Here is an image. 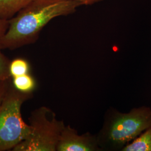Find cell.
I'll return each mask as SVG.
<instances>
[{
	"label": "cell",
	"instance_id": "cell-1",
	"mask_svg": "<svg viewBox=\"0 0 151 151\" xmlns=\"http://www.w3.org/2000/svg\"><path fill=\"white\" fill-rule=\"evenodd\" d=\"M82 5L70 0H32L9 20L0 49L14 50L35 43L44 27L57 17L75 12Z\"/></svg>",
	"mask_w": 151,
	"mask_h": 151
},
{
	"label": "cell",
	"instance_id": "cell-2",
	"mask_svg": "<svg viewBox=\"0 0 151 151\" xmlns=\"http://www.w3.org/2000/svg\"><path fill=\"white\" fill-rule=\"evenodd\" d=\"M150 128V108H134L127 113L110 108L105 114L103 127L96 134L98 145L101 151H122L130 142Z\"/></svg>",
	"mask_w": 151,
	"mask_h": 151
},
{
	"label": "cell",
	"instance_id": "cell-3",
	"mask_svg": "<svg viewBox=\"0 0 151 151\" xmlns=\"http://www.w3.org/2000/svg\"><path fill=\"white\" fill-rule=\"evenodd\" d=\"M32 92L19 91L10 85L0 104V151H12L31 133L22 119L23 104L32 99Z\"/></svg>",
	"mask_w": 151,
	"mask_h": 151
},
{
	"label": "cell",
	"instance_id": "cell-4",
	"mask_svg": "<svg viewBox=\"0 0 151 151\" xmlns=\"http://www.w3.org/2000/svg\"><path fill=\"white\" fill-rule=\"evenodd\" d=\"M31 133L12 151H57L62 132L63 120L57 118L50 108L41 106L33 110L29 118Z\"/></svg>",
	"mask_w": 151,
	"mask_h": 151
},
{
	"label": "cell",
	"instance_id": "cell-5",
	"mask_svg": "<svg viewBox=\"0 0 151 151\" xmlns=\"http://www.w3.org/2000/svg\"><path fill=\"white\" fill-rule=\"evenodd\" d=\"M101 151L98 145L97 135L86 132L80 135L70 125H65L62 132L57 151Z\"/></svg>",
	"mask_w": 151,
	"mask_h": 151
},
{
	"label": "cell",
	"instance_id": "cell-6",
	"mask_svg": "<svg viewBox=\"0 0 151 151\" xmlns=\"http://www.w3.org/2000/svg\"><path fill=\"white\" fill-rule=\"evenodd\" d=\"M32 0H0V19L9 20Z\"/></svg>",
	"mask_w": 151,
	"mask_h": 151
},
{
	"label": "cell",
	"instance_id": "cell-7",
	"mask_svg": "<svg viewBox=\"0 0 151 151\" xmlns=\"http://www.w3.org/2000/svg\"><path fill=\"white\" fill-rule=\"evenodd\" d=\"M122 151H151V128L125 146Z\"/></svg>",
	"mask_w": 151,
	"mask_h": 151
},
{
	"label": "cell",
	"instance_id": "cell-8",
	"mask_svg": "<svg viewBox=\"0 0 151 151\" xmlns=\"http://www.w3.org/2000/svg\"><path fill=\"white\" fill-rule=\"evenodd\" d=\"M12 85L19 91L32 92L37 86L34 78L29 73L12 78Z\"/></svg>",
	"mask_w": 151,
	"mask_h": 151
},
{
	"label": "cell",
	"instance_id": "cell-9",
	"mask_svg": "<svg viewBox=\"0 0 151 151\" xmlns=\"http://www.w3.org/2000/svg\"><path fill=\"white\" fill-rule=\"evenodd\" d=\"M9 70L11 78L28 74L30 70L29 63L24 58H17L10 62Z\"/></svg>",
	"mask_w": 151,
	"mask_h": 151
},
{
	"label": "cell",
	"instance_id": "cell-10",
	"mask_svg": "<svg viewBox=\"0 0 151 151\" xmlns=\"http://www.w3.org/2000/svg\"><path fill=\"white\" fill-rule=\"evenodd\" d=\"M10 62L0 49V81L9 80L11 78L9 70Z\"/></svg>",
	"mask_w": 151,
	"mask_h": 151
},
{
	"label": "cell",
	"instance_id": "cell-11",
	"mask_svg": "<svg viewBox=\"0 0 151 151\" xmlns=\"http://www.w3.org/2000/svg\"><path fill=\"white\" fill-rule=\"evenodd\" d=\"M10 85V80L0 81V104L2 100L3 97H4Z\"/></svg>",
	"mask_w": 151,
	"mask_h": 151
},
{
	"label": "cell",
	"instance_id": "cell-12",
	"mask_svg": "<svg viewBox=\"0 0 151 151\" xmlns=\"http://www.w3.org/2000/svg\"><path fill=\"white\" fill-rule=\"evenodd\" d=\"M9 20L0 19V39L5 34L9 27Z\"/></svg>",
	"mask_w": 151,
	"mask_h": 151
},
{
	"label": "cell",
	"instance_id": "cell-13",
	"mask_svg": "<svg viewBox=\"0 0 151 151\" xmlns=\"http://www.w3.org/2000/svg\"><path fill=\"white\" fill-rule=\"evenodd\" d=\"M80 2L82 5H92L105 0H70Z\"/></svg>",
	"mask_w": 151,
	"mask_h": 151
}]
</instances>
